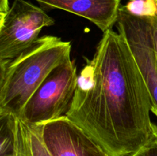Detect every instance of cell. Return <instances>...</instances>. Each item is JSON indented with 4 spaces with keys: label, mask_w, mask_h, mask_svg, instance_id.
<instances>
[{
    "label": "cell",
    "mask_w": 157,
    "mask_h": 156,
    "mask_svg": "<svg viewBox=\"0 0 157 156\" xmlns=\"http://www.w3.org/2000/svg\"><path fill=\"white\" fill-rule=\"evenodd\" d=\"M155 1H156V4H157V0H155Z\"/></svg>",
    "instance_id": "12"
},
{
    "label": "cell",
    "mask_w": 157,
    "mask_h": 156,
    "mask_svg": "<svg viewBox=\"0 0 157 156\" xmlns=\"http://www.w3.org/2000/svg\"><path fill=\"white\" fill-rule=\"evenodd\" d=\"M152 18V28H153V38L154 42L155 53H156L157 61V15H153Z\"/></svg>",
    "instance_id": "10"
},
{
    "label": "cell",
    "mask_w": 157,
    "mask_h": 156,
    "mask_svg": "<svg viewBox=\"0 0 157 156\" xmlns=\"http://www.w3.org/2000/svg\"><path fill=\"white\" fill-rule=\"evenodd\" d=\"M71 50L70 41L45 35L16 58L0 62V113L19 117L49 73L71 58Z\"/></svg>",
    "instance_id": "2"
},
{
    "label": "cell",
    "mask_w": 157,
    "mask_h": 156,
    "mask_svg": "<svg viewBox=\"0 0 157 156\" xmlns=\"http://www.w3.org/2000/svg\"><path fill=\"white\" fill-rule=\"evenodd\" d=\"M78 76L75 61L71 58L57 66L28 100L18 118L28 124L38 125L66 116Z\"/></svg>",
    "instance_id": "3"
},
{
    "label": "cell",
    "mask_w": 157,
    "mask_h": 156,
    "mask_svg": "<svg viewBox=\"0 0 157 156\" xmlns=\"http://www.w3.org/2000/svg\"><path fill=\"white\" fill-rule=\"evenodd\" d=\"M124 6L135 15L147 16L157 15V4L155 0H129Z\"/></svg>",
    "instance_id": "8"
},
{
    "label": "cell",
    "mask_w": 157,
    "mask_h": 156,
    "mask_svg": "<svg viewBox=\"0 0 157 156\" xmlns=\"http://www.w3.org/2000/svg\"><path fill=\"white\" fill-rule=\"evenodd\" d=\"M40 125L43 142L52 156H110L66 116Z\"/></svg>",
    "instance_id": "6"
},
{
    "label": "cell",
    "mask_w": 157,
    "mask_h": 156,
    "mask_svg": "<svg viewBox=\"0 0 157 156\" xmlns=\"http://www.w3.org/2000/svg\"><path fill=\"white\" fill-rule=\"evenodd\" d=\"M9 9V0H0V17L4 16Z\"/></svg>",
    "instance_id": "11"
},
{
    "label": "cell",
    "mask_w": 157,
    "mask_h": 156,
    "mask_svg": "<svg viewBox=\"0 0 157 156\" xmlns=\"http://www.w3.org/2000/svg\"><path fill=\"white\" fill-rule=\"evenodd\" d=\"M44 9H61L94 24L103 33L117 24L121 0H35Z\"/></svg>",
    "instance_id": "7"
},
{
    "label": "cell",
    "mask_w": 157,
    "mask_h": 156,
    "mask_svg": "<svg viewBox=\"0 0 157 156\" xmlns=\"http://www.w3.org/2000/svg\"><path fill=\"white\" fill-rule=\"evenodd\" d=\"M151 98L124 37L103 33L91 59L78 76L66 116L110 156H128L153 136Z\"/></svg>",
    "instance_id": "1"
},
{
    "label": "cell",
    "mask_w": 157,
    "mask_h": 156,
    "mask_svg": "<svg viewBox=\"0 0 157 156\" xmlns=\"http://www.w3.org/2000/svg\"><path fill=\"white\" fill-rule=\"evenodd\" d=\"M151 17L135 15L121 6L117 27L134 57L150 93L152 113L157 117V61Z\"/></svg>",
    "instance_id": "5"
},
{
    "label": "cell",
    "mask_w": 157,
    "mask_h": 156,
    "mask_svg": "<svg viewBox=\"0 0 157 156\" xmlns=\"http://www.w3.org/2000/svg\"><path fill=\"white\" fill-rule=\"evenodd\" d=\"M128 156H157V125L153 128V136L146 145Z\"/></svg>",
    "instance_id": "9"
},
{
    "label": "cell",
    "mask_w": 157,
    "mask_h": 156,
    "mask_svg": "<svg viewBox=\"0 0 157 156\" xmlns=\"http://www.w3.org/2000/svg\"><path fill=\"white\" fill-rule=\"evenodd\" d=\"M54 24L44 9L26 0H14L0 17V62L16 58L36 42L44 28Z\"/></svg>",
    "instance_id": "4"
}]
</instances>
